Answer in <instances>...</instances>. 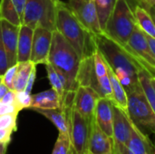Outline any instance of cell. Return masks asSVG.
<instances>
[{
	"mask_svg": "<svg viewBox=\"0 0 155 154\" xmlns=\"http://www.w3.org/2000/svg\"><path fill=\"white\" fill-rule=\"evenodd\" d=\"M93 40L95 48L103 55L127 93L141 85L139 73L143 68L126 45H121L104 32L93 34Z\"/></svg>",
	"mask_w": 155,
	"mask_h": 154,
	"instance_id": "6da1fadb",
	"label": "cell"
},
{
	"mask_svg": "<svg viewBox=\"0 0 155 154\" xmlns=\"http://www.w3.org/2000/svg\"><path fill=\"white\" fill-rule=\"evenodd\" d=\"M55 5V30H57L74 48L81 60L92 55L95 49L93 34L89 33L78 20L67 3L57 0Z\"/></svg>",
	"mask_w": 155,
	"mask_h": 154,
	"instance_id": "7a4b0ae2",
	"label": "cell"
},
{
	"mask_svg": "<svg viewBox=\"0 0 155 154\" xmlns=\"http://www.w3.org/2000/svg\"><path fill=\"white\" fill-rule=\"evenodd\" d=\"M80 61L78 54L67 40L57 30L53 31L47 64H51L58 74L66 78L72 91H76L78 87L76 76Z\"/></svg>",
	"mask_w": 155,
	"mask_h": 154,
	"instance_id": "3957f363",
	"label": "cell"
},
{
	"mask_svg": "<svg viewBox=\"0 0 155 154\" xmlns=\"http://www.w3.org/2000/svg\"><path fill=\"white\" fill-rule=\"evenodd\" d=\"M136 26L134 9L129 0H117L104 33L114 41L125 46Z\"/></svg>",
	"mask_w": 155,
	"mask_h": 154,
	"instance_id": "277c9868",
	"label": "cell"
},
{
	"mask_svg": "<svg viewBox=\"0 0 155 154\" xmlns=\"http://www.w3.org/2000/svg\"><path fill=\"white\" fill-rule=\"evenodd\" d=\"M55 2L53 0H26L22 25H28L33 29L36 26H42L50 31H54Z\"/></svg>",
	"mask_w": 155,
	"mask_h": 154,
	"instance_id": "5b68a950",
	"label": "cell"
},
{
	"mask_svg": "<svg viewBox=\"0 0 155 154\" xmlns=\"http://www.w3.org/2000/svg\"><path fill=\"white\" fill-rule=\"evenodd\" d=\"M128 115L140 128L143 127L155 134V113L140 85L127 93Z\"/></svg>",
	"mask_w": 155,
	"mask_h": 154,
	"instance_id": "8992f818",
	"label": "cell"
},
{
	"mask_svg": "<svg viewBox=\"0 0 155 154\" xmlns=\"http://www.w3.org/2000/svg\"><path fill=\"white\" fill-rule=\"evenodd\" d=\"M126 46L142 67L152 77H155V56L148 44L146 34L138 26L131 35Z\"/></svg>",
	"mask_w": 155,
	"mask_h": 154,
	"instance_id": "52a82bcc",
	"label": "cell"
},
{
	"mask_svg": "<svg viewBox=\"0 0 155 154\" xmlns=\"http://www.w3.org/2000/svg\"><path fill=\"white\" fill-rule=\"evenodd\" d=\"M93 120H88L81 115L74 107L70 116L69 136L76 154L88 152V142Z\"/></svg>",
	"mask_w": 155,
	"mask_h": 154,
	"instance_id": "ba28073f",
	"label": "cell"
},
{
	"mask_svg": "<svg viewBox=\"0 0 155 154\" xmlns=\"http://www.w3.org/2000/svg\"><path fill=\"white\" fill-rule=\"evenodd\" d=\"M67 5L89 33L92 34L103 33L94 0H68Z\"/></svg>",
	"mask_w": 155,
	"mask_h": 154,
	"instance_id": "9c48e42d",
	"label": "cell"
},
{
	"mask_svg": "<svg viewBox=\"0 0 155 154\" xmlns=\"http://www.w3.org/2000/svg\"><path fill=\"white\" fill-rule=\"evenodd\" d=\"M132 132V120L128 113L114 104V128H113V154H122Z\"/></svg>",
	"mask_w": 155,
	"mask_h": 154,
	"instance_id": "30bf717a",
	"label": "cell"
},
{
	"mask_svg": "<svg viewBox=\"0 0 155 154\" xmlns=\"http://www.w3.org/2000/svg\"><path fill=\"white\" fill-rule=\"evenodd\" d=\"M53 31L42 26H36L34 29L32 50L30 61L35 64H46L51 48Z\"/></svg>",
	"mask_w": 155,
	"mask_h": 154,
	"instance_id": "8fae6325",
	"label": "cell"
},
{
	"mask_svg": "<svg viewBox=\"0 0 155 154\" xmlns=\"http://www.w3.org/2000/svg\"><path fill=\"white\" fill-rule=\"evenodd\" d=\"M100 96L98 93L90 87L78 86L74 97L73 107L84 118L93 120L94 118V112L97 101Z\"/></svg>",
	"mask_w": 155,
	"mask_h": 154,
	"instance_id": "7c38bea8",
	"label": "cell"
},
{
	"mask_svg": "<svg viewBox=\"0 0 155 154\" xmlns=\"http://www.w3.org/2000/svg\"><path fill=\"white\" fill-rule=\"evenodd\" d=\"M122 154H155V147L149 137L132 121L131 137Z\"/></svg>",
	"mask_w": 155,
	"mask_h": 154,
	"instance_id": "4fadbf2b",
	"label": "cell"
},
{
	"mask_svg": "<svg viewBox=\"0 0 155 154\" xmlns=\"http://www.w3.org/2000/svg\"><path fill=\"white\" fill-rule=\"evenodd\" d=\"M113 139L100 129L94 118L91 123V132L88 142V153L113 154Z\"/></svg>",
	"mask_w": 155,
	"mask_h": 154,
	"instance_id": "5bb4252c",
	"label": "cell"
},
{
	"mask_svg": "<svg viewBox=\"0 0 155 154\" xmlns=\"http://www.w3.org/2000/svg\"><path fill=\"white\" fill-rule=\"evenodd\" d=\"M18 25H15L7 21L1 20V30L4 47L5 50V54L7 58L8 67L13 66L17 63V42L19 34Z\"/></svg>",
	"mask_w": 155,
	"mask_h": 154,
	"instance_id": "9a60e30c",
	"label": "cell"
},
{
	"mask_svg": "<svg viewBox=\"0 0 155 154\" xmlns=\"http://www.w3.org/2000/svg\"><path fill=\"white\" fill-rule=\"evenodd\" d=\"M94 121L100 129L113 139L114 103L106 98H99L94 112Z\"/></svg>",
	"mask_w": 155,
	"mask_h": 154,
	"instance_id": "2e32d148",
	"label": "cell"
},
{
	"mask_svg": "<svg viewBox=\"0 0 155 154\" xmlns=\"http://www.w3.org/2000/svg\"><path fill=\"white\" fill-rule=\"evenodd\" d=\"M76 82L78 86L90 87L98 93V80L94 71L93 54L84 57L80 61Z\"/></svg>",
	"mask_w": 155,
	"mask_h": 154,
	"instance_id": "e0dca14e",
	"label": "cell"
},
{
	"mask_svg": "<svg viewBox=\"0 0 155 154\" xmlns=\"http://www.w3.org/2000/svg\"><path fill=\"white\" fill-rule=\"evenodd\" d=\"M34 29L28 25H21L19 27L18 42H17V63L26 62L30 60Z\"/></svg>",
	"mask_w": 155,
	"mask_h": 154,
	"instance_id": "ac0fdd59",
	"label": "cell"
},
{
	"mask_svg": "<svg viewBox=\"0 0 155 154\" xmlns=\"http://www.w3.org/2000/svg\"><path fill=\"white\" fill-rule=\"evenodd\" d=\"M108 65V64H107ZM108 74L111 82L112 86V102L113 103L128 113V94L122 84V83L119 81L117 76L114 74L113 70L108 66Z\"/></svg>",
	"mask_w": 155,
	"mask_h": 154,
	"instance_id": "d6986e66",
	"label": "cell"
},
{
	"mask_svg": "<svg viewBox=\"0 0 155 154\" xmlns=\"http://www.w3.org/2000/svg\"><path fill=\"white\" fill-rule=\"evenodd\" d=\"M32 108L57 109L61 108V100L54 89H49L32 95Z\"/></svg>",
	"mask_w": 155,
	"mask_h": 154,
	"instance_id": "ffe728a7",
	"label": "cell"
},
{
	"mask_svg": "<svg viewBox=\"0 0 155 154\" xmlns=\"http://www.w3.org/2000/svg\"><path fill=\"white\" fill-rule=\"evenodd\" d=\"M134 14L136 21V25L147 35L155 38V23L149 10L144 7L135 5Z\"/></svg>",
	"mask_w": 155,
	"mask_h": 154,
	"instance_id": "44dd1931",
	"label": "cell"
},
{
	"mask_svg": "<svg viewBox=\"0 0 155 154\" xmlns=\"http://www.w3.org/2000/svg\"><path fill=\"white\" fill-rule=\"evenodd\" d=\"M35 66L36 64H35L30 60L26 62L17 63V70L13 81L12 90H14L15 92L24 91L26 85V82L30 76V74Z\"/></svg>",
	"mask_w": 155,
	"mask_h": 154,
	"instance_id": "7402d4cb",
	"label": "cell"
},
{
	"mask_svg": "<svg viewBox=\"0 0 155 154\" xmlns=\"http://www.w3.org/2000/svg\"><path fill=\"white\" fill-rule=\"evenodd\" d=\"M0 20L7 21L18 26L22 25L18 12L12 0H0Z\"/></svg>",
	"mask_w": 155,
	"mask_h": 154,
	"instance_id": "603a6c76",
	"label": "cell"
},
{
	"mask_svg": "<svg viewBox=\"0 0 155 154\" xmlns=\"http://www.w3.org/2000/svg\"><path fill=\"white\" fill-rule=\"evenodd\" d=\"M116 2L117 0H94L99 24L103 32L104 31L107 21L114 10Z\"/></svg>",
	"mask_w": 155,
	"mask_h": 154,
	"instance_id": "cb8c5ba5",
	"label": "cell"
},
{
	"mask_svg": "<svg viewBox=\"0 0 155 154\" xmlns=\"http://www.w3.org/2000/svg\"><path fill=\"white\" fill-rule=\"evenodd\" d=\"M139 82L155 113V88L153 84V77L144 69H142L139 73Z\"/></svg>",
	"mask_w": 155,
	"mask_h": 154,
	"instance_id": "d4e9b609",
	"label": "cell"
},
{
	"mask_svg": "<svg viewBox=\"0 0 155 154\" xmlns=\"http://www.w3.org/2000/svg\"><path fill=\"white\" fill-rule=\"evenodd\" d=\"M45 69H46V73H47V78L49 80V83L52 86V89H54L57 93V94L61 100V106H62V103L65 97L67 91H65V89L63 85V83H62L57 72L54 70V68L49 64H45Z\"/></svg>",
	"mask_w": 155,
	"mask_h": 154,
	"instance_id": "484cf974",
	"label": "cell"
},
{
	"mask_svg": "<svg viewBox=\"0 0 155 154\" xmlns=\"http://www.w3.org/2000/svg\"><path fill=\"white\" fill-rule=\"evenodd\" d=\"M52 154H76L68 133H59Z\"/></svg>",
	"mask_w": 155,
	"mask_h": 154,
	"instance_id": "4316f807",
	"label": "cell"
},
{
	"mask_svg": "<svg viewBox=\"0 0 155 154\" xmlns=\"http://www.w3.org/2000/svg\"><path fill=\"white\" fill-rule=\"evenodd\" d=\"M15 105L19 110L30 109L32 105V94L25 91L15 92Z\"/></svg>",
	"mask_w": 155,
	"mask_h": 154,
	"instance_id": "83f0119b",
	"label": "cell"
},
{
	"mask_svg": "<svg viewBox=\"0 0 155 154\" xmlns=\"http://www.w3.org/2000/svg\"><path fill=\"white\" fill-rule=\"evenodd\" d=\"M18 113H7L0 116V128L11 129L14 132L16 130V120Z\"/></svg>",
	"mask_w": 155,
	"mask_h": 154,
	"instance_id": "f1b7e54d",
	"label": "cell"
},
{
	"mask_svg": "<svg viewBox=\"0 0 155 154\" xmlns=\"http://www.w3.org/2000/svg\"><path fill=\"white\" fill-rule=\"evenodd\" d=\"M17 70V63L13 66H10L6 69V71L1 75L2 76V83H4L10 90L13 88V81Z\"/></svg>",
	"mask_w": 155,
	"mask_h": 154,
	"instance_id": "f546056e",
	"label": "cell"
},
{
	"mask_svg": "<svg viewBox=\"0 0 155 154\" xmlns=\"http://www.w3.org/2000/svg\"><path fill=\"white\" fill-rule=\"evenodd\" d=\"M7 68H8V63H7V58L5 54V50L4 47V43H3L1 20H0V75H2L6 71Z\"/></svg>",
	"mask_w": 155,
	"mask_h": 154,
	"instance_id": "4dcf8cb0",
	"label": "cell"
},
{
	"mask_svg": "<svg viewBox=\"0 0 155 154\" xmlns=\"http://www.w3.org/2000/svg\"><path fill=\"white\" fill-rule=\"evenodd\" d=\"M20 110L15 104H7L0 101V116L7 113H19Z\"/></svg>",
	"mask_w": 155,
	"mask_h": 154,
	"instance_id": "1f68e13d",
	"label": "cell"
},
{
	"mask_svg": "<svg viewBox=\"0 0 155 154\" xmlns=\"http://www.w3.org/2000/svg\"><path fill=\"white\" fill-rule=\"evenodd\" d=\"M14 133V131L11 130V129L0 128V143L9 144V143L11 141V136H12V133Z\"/></svg>",
	"mask_w": 155,
	"mask_h": 154,
	"instance_id": "d6a6232c",
	"label": "cell"
},
{
	"mask_svg": "<svg viewBox=\"0 0 155 154\" xmlns=\"http://www.w3.org/2000/svg\"><path fill=\"white\" fill-rule=\"evenodd\" d=\"M35 77H36V66L32 70L31 74H30V76L26 82V85H25V92L28 93H31V91H32V88H33V85H34V83L35 81Z\"/></svg>",
	"mask_w": 155,
	"mask_h": 154,
	"instance_id": "836d02e7",
	"label": "cell"
},
{
	"mask_svg": "<svg viewBox=\"0 0 155 154\" xmlns=\"http://www.w3.org/2000/svg\"><path fill=\"white\" fill-rule=\"evenodd\" d=\"M1 102L7 104H15V92L14 90L9 89L1 100Z\"/></svg>",
	"mask_w": 155,
	"mask_h": 154,
	"instance_id": "e575fe53",
	"label": "cell"
},
{
	"mask_svg": "<svg viewBox=\"0 0 155 154\" xmlns=\"http://www.w3.org/2000/svg\"><path fill=\"white\" fill-rule=\"evenodd\" d=\"M17 12L18 15L20 16L21 22L23 21V15H24V10H25V2L26 0H12Z\"/></svg>",
	"mask_w": 155,
	"mask_h": 154,
	"instance_id": "d590c367",
	"label": "cell"
},
{
	"mask_svg": "<svg viewBox=\"0 0 155 154\" xmlns=\"http://www.w3.org/2000/svg\"><path fill=\"white\" fill-rule=\"evenodd\" d=\"M133 1L135 2V5H139L147 10H150L155 5V0H133Z\"/></svg>",
	"mask_w": 155,
	"mask_h": 154,
	"instance_id": "8d00e7d4",
	"label": "cell"
},
{
	"mask_svg": "<svg viewBox=\"0 0 155 154\" xmlns=\"http://www.w3.org/2000/svg\"><path fill=\"white\" fill-rule=\"evenodd\" d=\"M9 90V88L4 84V83H0V101L3 99V97L5 96V94L7 93V91Z\"/></svg>",
	"mask_w": 155,
	"mask_h": 154,
	"instance_id": "74e56055",
	"label": "cell"
},
{
	"mask_svg": "<svg viewBox=\"0 0 155 154\" xmlns=\"http://www.w3.org/2000/svg\"><path fill=\"white\" fill-rule=\"evenodd\" d=\"M146 37H147L148 44H149V45H150V47H151V49H152V51H153V53L155 56V38H153V37H151V36H149L147 34H146Z\"/></svg>",
	"mask_w": 155,
	"mask_h": 154,
	"instance_id": "f35d334b",
	"label": "cell"
},
{
	"mask_svg": "<svg viewBox=\"0 0 155 154\" xmlns=\"http://www.w3.org/2000/svg\"><path fill=\"white\" fill-rule=\"evenodd\" d=\"M7 146H8V144H7V143H0V154L6 153V151H7Z\"/></svg>",
	"mask_w": 155,
	"mask_h": 154,
	"instance_id": "ab89813d",
	"label": "cell"
},
{
	"mask_svg": "<svg viewBox=\"0 0 155 154\" xmlns=\"http://www.w3.org/2000/svg\"><path fill=\"white\" fill-rule=\"evenodd\" d=\"M149 11H150V13H151V15H152V16H153V21H154L155 23V9L153 7H152Z\"/></svg>",
	"mask_w": 155,
	"mask_h": 154,
	"instance_id": "60d3db41",
	"label": "cell"
},
{
	"mask_svg": "<svg viewBox=\"0 0 155 154\" xmlns=\"http://www.w3.org/2000/svg\"><path fill=\"white\" fill-rule=\"evenodd\" d=\"M153 85H154V88H155V80L153 77Z\"/></svg>",
	"mask_w": 155,
	"mask_h": 154,
	"instance_id": "b9f144b4",
	"label": "cell"
},
{
	"mask_svg": "<svg viewBox=\"0 0 155 154\" xmlns=\"http://www.w3.org/2000/svg\"><path fill=\"white\" fill-rule=\"evenodd\" d=\"M1 82H2V76L0 75V83H1Z\"/></svg>",
	"mask_w": 155,
	"mask_h": 154,
	"instance_id": "7bdbcfd3",
	"label": "cell"
},
{
	"mask_svg": "<svg viewBox=\"0 0 155 154\" xmlns=\"http://www.w3.org/2000/svg\"><path fill=\"white\" fill-rule=\"evenodd\" d=\"M53 1H57V0H53Z\"/></svg>",
	"mask_w": 155,
	"mask_h": 154,
	"instance_id": "ee69618b",
	"label": "cell"
},
{
	"mask_svg": "<svg viewBox=\"0 0 155 154\" xmlns=\"http://www.w3.org/2000/svg\"><path fill=\"white\" fill-rule=\"evenodd\" d=\"M153 8H154V9H155V5H154V6H153Z\"/></svg>",
	"mask_w": 155,
	"mask_h": 154,
	"instance_id": "f6af8a7d",
	"label": "cell"
},
{
	"mask_svg": "<svg viewBox=\"0 0 155 154\" xmlns=\"http://www.w3.org/2000/svg\"><path fill=\"white\" fill-rule=\"evenodd\" d=\"M84 154H89V153H88V152H87V153H84Z\"/></svg>",
	"mask_w": 155,
	"mask_h": 154,
	"instance_id": "bcb514c9",
	"label": "cell"
},
{
	"mask_svg": "<svg viewBox=\"0 0 155 154\" xmlns=\"http://www.w3.org/2000/svg\"><path fill=\"white\" fill-rule=\"evenodd\" d=\"M153 78H154V80H155V77H153Z\"/></svg>",
	"mask_w": 155,
	"mask_h": 154,
	"instance_id": "7dc6e473",
	"label": "cell"
}]
</instances>
